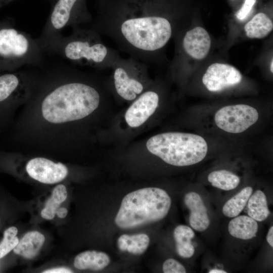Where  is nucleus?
Segmentation results:
<instances>
[{
  "label": "nucleus",
  "mask_w": 273,
  "mask_h": 273,
  "mask_svg": "<svg viewBox=\"0 0 273 273\" xmlns=\"http://www.w3.org/2000/svg\"><path fill=\"white\" fill-rule=\"evenodd\" d=\"M42 272L43 273H70L73 272V271L66 267H56V268H53L51 269H49L47 270H46Z\"/></svg>",
  "instance_id": "29"
},
{
  "label": "nucleus",
  "mask_w": 273,
  "mask_h": 273,
  "mask_svg": "<svg viewBox=\"0 0 273 273\" xmlns=\"http://www.w3.org/2000/svg\"><path fill=\"white\" fill-rule=\"evenodd\" d=\"M252 192L251 187L241 190L224 204L222 209L223 214L230 218L239 215L245 207Z\"/></svg>",
  "instance_id": "23"
},
{
  "label": "nucleus",
  "mask_w": 273,
  "mask_h": 273,
  "mask_svg": "<svg viewBox=\"0 0 273 273\" xmlns=\"http://www.w3.org/2000/svg\"><path fill=\"white\" fill-rule=\"evenodd\" d=\"M71 28L70 35H62L42 45L44 54L58 56L74 64L98 69L111 68L120 56L117 50L103 42L98 32L84 26Z\"/></svg>",
  "instance_id": "3"
},
{
  "label": "nucleus",
  "mask_w": 273,
  "mask_h": 273,
  "mask_svg": "<svg viewBox=\"0 0 273 273\" xmlns=\"http://www.w3.org/2000/svg\"><path fill=\"white\" fill-rule=\"evenodd\" d=\"M255 3L256 0H245L241 8L236 14L237 18L240 20L245 19Z\"/></svg>",
  "instance_id": "28"
},
{
  "label": "nucleus",
  "mask_w": 273,
  "mask_h": 273,
  "mask_svg": "<svg viewBox=\"0 0 273 273\" xmlns=\"http://www.w3.org/2000/svg\"><path fill=\"white\" fill-rule=\"evenodd\" d=\"M242 79V74L235 67L215 63L208 67L203 76L202 82L208 90L217 92L239 84Z\"/></svg>",
  "instance_id": "12"
},
{
  "label": "nucleus",
  "mask_w": 273,
  "mask_h": 273,
  "mask_svg": "<svg viewBox=\"0 0 273 273\" xmlns=\"http://www.w3.org/2000/svg\"><path fill=\"white\" fill-rule=\"evenodd\" d=\"M164 0H101L84 27L112 39L119 51L147 64L155 63L174 26Z\"/></svg>",
  "instance_id": "2"
},
{
  "label": "nucleus",
  "mask_w": 273,
  "mask_h": 273,
  "mask_svg": "<svg viewBox=\"0 0 273 273\" xmlns=\"http://www.w3.org/2000/svg\"><path fill=\"white\" fill-rule=\"evenodd\" d=\"M110 260L109 256L104 252L88 250L79 253L75 257L74 266L79 270L98 271L105 268Z\"/></svg>",
  "instance_id": "17"
},
{
  "label": "nucleus",
  "mask_w": 273,
  "mask_h": 273,
  "mask_svg": "<svg viewBox=\"0 0 273 273\" xmlns=\"http://www.w3.org/2000/svg\"><path fill=\"white\" fill-rule=\"evenodd\" d=\"M259 114L254 107L246 104L224 106L215 114L214 121L218 127L232 133L243 132L255 124Z\"/></svg>",
  "instance_id": "10"
},
{
  "label": "nucleus",
  "mask_w": 273,
  "mask_h": 273,
  "mask_svg": "<svg viewBox=\"0 0 273 273\" xmlns=\"http://www.w3.org/2000/svg\"><path fill=\"white\" fill-rule=\"evenodd\" d=\"M26 155L28 158L25 162L24 170L33 180L51 185L62 181L68 176L69 168L63 162L43 156Z\"/></svg>",
  "instance_id": "11"
},
{
  "label": "nucleus",
  "mask_w": 273,
  "mask_h": 273,
  "mask_svg": "<svg viewBox=\"0 0 273 273\" xmlns=\"http://www.w3.org/2000/svg\"><path fill=\"white\" fill-rule=\"evenodd\" d=\"M207 179L213 187L224 191L235 189L240 181L238 176L224 169L215 170L210 172L208 175Z\"/></svg>",
  "instance_id": "24"
},
{
  "label": "nucleus",
  "mask_w": 273,
  "mask_h": 273,
  "mask_svg": "<svg viewBox=\"0 0 273 273\" xmlns=\"http://www.w3.org/2000/svg\"><path fill=\"white\" fill-rule=\"evenodd\" d=\"M67 197L66 187L63 184L57 185L53 189L50 199L45 207L41 211V216L46 219H53L59 206L64 202Z\"/></svg>",
  "instance_id": "25"
},
{
  "label": "nucleus",
  "mask_w": 273,
  "mask_h": 273,
  "mask_svg": "<svg viewBox=\"0 0 273 273\" xmlns=\"http://www.w3.org/2000/svg\"><path fill=\"white\" fill-rule=\"evenodd\" d=\"M13 0H0V8L7 5ZM52 5L56 0H48Z\"/></svg>",
  "instance_id": "32"
},
{
  "label": "nucleus",
  "mask_w": 273,
  "mask_h": 273,
  "mask_svg": "<svg viewBox=\"0 0 273 273\" xmlns=\"http://www.w3.org/2000/svg\"><path fill=\"white\" fill-rule=\"evenodd\" d=\"M27 95L26 66L14 71H0V132L12 124Z\"/></svg>",
  "instance_id": "8"
},
{
  "label": "nucleus",
  "mask_w": 273,
  "mask_h": 273,
  "mask_svg": "<svg viewBox=\"0 0 273 273\" xmlns=\"http://www.w3.org/2000/svg\"><path fill=\"white\" fill-rule=\"evenodd\" d=\"M86 2L87 0H56L40 35L36 38L40 47L62 35V31L68 26H84L90 23L93 16Z\"/></svg>",
  "instance_id": "7"
},
{
  "label": "nucleus",
  "mask_w": 273,
  "mask_h": 273,
  "mask_svg": "<svg viewBox=\"0 0 273 273\" xmlns=\"http://www.w3.org/2000/svg\"><path fill=\"white\" fill-rule=\"evenodd\" d=\"M17 233L18 229L15 226L10 227L5 231L3 239L0 243V259L13 250L18 244Z\"/></svg>",
  "instance_id": "26"
},
{
  "label": "nucleus",
  "mask_w": 273,
  "mask_h": 273,
  "mask_svg": "<svg viewBox=\"0 0 273 273\" xmlns=\"http://www.w3.org/2000/svg\"><path fill=\"white\" fill-rule=\"evenodd\" d=\"M249 216L256 221H263L270 214L268 208L266 197L261 190H256L251 194L247 202Z\"/></svg>",
  "instance_id": "22"
},
{
  "label": "nucleus",
  "mask_w": 273,
  "mask_h": 273,
  "mask_svg": "<svg viewBox=\"0 0 273 273\" xmlns=\"http://www.w3.org/2000/svg\"><path fill=\"white\" fill-rule=\"evenodd\" d=\"M113 85L117 94L128 101L134 100L145 89L147 64L131 57L119 56L113 63Z\"/></svg>",
  "instance_id": "9"
},
{
  "label": "nucleus",
  "mask_w": 273,
  "mask_h": 273,
  "mask_svg": "<svg viewBox=\"0 0 273 273\" xmlns=\"http://www.w3.org/2000/svg\"><path fill=\"white\" fill-rule=\"evenodd\" d=\"M44 55L36 38L17 29L10 20H0V71L40 65Z\"/></svg>",
  "instance_id": "6"
},
{
  "label": "nucleus",
  "mask_w": 273,
  "mask_h": 273,
  "mask_svg": "<svg viewBox=\"0 0 273 273\" xmlns=\"http://www.w3.org/2000/svg\"><path fill=\"white\" fill-rule=\"evenodd\" d=\"M159 96L153 90L143 93L128 108L125 118L128 125L139 127L154 113L158 105Z\"/></svg>",
  "instance_id": "13"
},
{
  "label": "nucleus",
  "mask_w": 273,
  "mask_h": 273,
  "mask_svg": "<svg viewBox=\"0 0 273 273\" xmlns=\"http://www.w3.org/2000/svg\"><path fill=\"white\" fill-rule=\"evenodd\" d=\"M209 273H226V271L219 269H213L209 270Z\"/></svg>",
  "instance_id": "33"
},
{
  "label": "nucleus",
  "mask_w": 273,
  "mask_h": 273,
  "mask_svg": "<svg viewBox=\"0 0 273 273\" xmlns=\"http://www.w3.org/2000/svg\"><path fill=\"white\" fill-rule=\"evenodd\" d=\"M258 228V223L255 220L244 215L234 217L228 225V231L232 236L245 240L256 237Z\"/></svg>",
  "instance_id": "18"
},
{
  "label": "nucleus",
  "mask_w": 273,
  "mask_h": 273,
  "mask_svg": "<svg viewBox=\"0 0 273 273\" xmlns=\"http://www.w3.org/2000/svg\"><path fill=\"white\" fill-rule=\"evenodd\" d=\"M184 203L190 211L189 222L196 231L203 232L209 227L210 219L207 210L200 195L194 192L186 194Z\"/></svg>",
  "instance_id": "15"
},
{
  "label": "nucleus",
  "mask_w": 273,
  "mask_h": 273,
  "mask_svg": "<svg viewBox=\"0 0 273 273\" xmlns=\"http://www.w3.org/2000/svg\"><path fill=\"white\" fill-rule=\"evenodd\" d=\"M45 241L44 235L38 231L27 233L14 248V252L27 259L35 258Z\"/></svg>",
  "instance_id": "16"
},
{
  "label": "nucleus",
  "mask_w": 273,
  "mask_h": 273,
  "mask_svg": "<svg viewBox=\"0 0 273 273\" xmlns=\"http://www.w3.org/2000/svg\"><path fill=\"white\" fill-rule=\"evenodd\" d=\"M149 242V237L145 234L134 235L123 234L118 239L117 246L122 251H127L134 255H141L145 252Z\"/></svg>",
  "instance_id": "20"
},
{
  "label": "nucleus",
  "mask_w": 273,
  "mask_h": 273,
  "mask_svg": "<svg viewBox=\"0 0 273 273\" xmlns=\"http://www.w3.org/2000/svg\"><path fill=\"white\" fill-rule=\"evenodd\" d=\"M266 240L269 245L273 247V226H271L268 230L266 236Z\"/></svg>",
  "instance_id": "31"
},
{
  "label": "nucleus",
  "mask_w": 273,
  "mask_h": 273,
  "mask_svg": "<svg viewBox=\"0 0 273 273\" xmlns=\"http://www.w3.org/2000/svg\"><path fill=\"white\" fill-rule=\"evenodd\" d=\"M162 269L164 273L186 272L185 267L180 262L172 258H169L164 261Z\"/></svg>",
  "instance_id": "27"
},
{
  "label": "nucleus",
  "mask_w": 273,
  "mask_h": 273,
  "mask_svg": "<svg viewBox=\"0 0 273 273\" xmlns=\"http://www.w3.org/2000/svg\"><path fill=\"white\" fill-rule=\"evenodd\" d=\"M270 69L271 73L273 72V60H271V62L270 63Z\"/></svg>",
  "instance_id": "34"
},
{
  "label": "nucleus",
  "mask_w": 273,
  "mask_h": 273,
  "mask_svg": "<svg viewBox=\"0 0 273 273\" xmlns=\"http://www.w3.org/2000/svg\"><path fill=\"white\" fill-rule=\"evenodd\" d=\"M67 213L68 210L65 207H61L58 209L56 212L57 215L60 218H63L65 217Z\"/></svg>",
  "instance_id": "30"
},
{
  "label": "nucleus",
  "mask_w": 273,
  "mask_h": 273,
  "mask_svg": "<svg viewBox=\"0 0 273 273\" xmlns=\"http://www.w3.org/2000/svg\"><path fill=\"white\" fill-rule=\"evenodd\" d=\"M195 233L189 226L185 225L177 226L173 232L176 250L178 255L184 258H191L195 253V247L191 240Z\"/></svg>",
  "instance_id": "19"
},
{
  "label": "nucleus",
  "mask_w": 273,
  "mask_h": 273,
  "mask_svg": "<svg viewBox=\"0 0 273 273\" xmlns=\"http://www.w3.org/2000/svg\"><path fill=\"white\" fill-rule=\"evenodd\" d=\"M211 42L210 35L206 30L197 26L186 33L181 41V47L188 55L200 60L208 55Z\"/></svg>",
  "instance_id": "14"
},
{
  "label": "nucleus",
  "mask_w": 273,
  "mask_h": 273,
  "mask_svg": "<svg viewBox=\"0 0 273 273\" xmlns=\"http://www.w3.org/2000/svg\"><path fill=\"white\" fill-rule=\"evenodd\" d=\"M146 147L152 154L176 166L198 163L205 158L208 151L207 144L202 136L179 132L155 135L148 140Z\"/></svg>",
  "instance_id": "5"
},
{
  "label": "nucleus",
  "mask_w": 273,
  "mask_h": 273,
  "mask_svg": "<svg viewBox=\"0 0 273 273\" xmlns=\"http://www.w3.org/2000/svg\"><path fill=\"white\" fill-rule=\"evenodd\" d=\"M28 95L8 130L10 151L50 158L76 150L77 127L99 107L102 92L92 75L65 63L26 66Z\"/></svg>",
  "instance_id": "1"
},
{
  "label": "nucleus",
  "mask_w": 273,
  "mask_h": 273,
  "mask_svg": "<svg viewBox=\"0 0 273 273\" xmlns=\"http://www.w3.org/2000/svg\"><path fill=\"white\" fill-rule=\"evenodd\" d=\"M273 29V23L264 13H259L246 24L244 30L250 38H262L266 37Z\"/></svg>",
  "instance_id": "21"
},
{
  "label": "nucleus",
  "mask_w": 273,
  "mask_h": 273,
  "mask_svg": "<svg viewBox=\"0 0 273 273\" xmlns=\"http://www.w3.org/2000/svg\"><path fill=\"white\" fill-rule=\"evenodd\" d=\"M100 1H101V0H98V2Z\"/></svg>",
  "instance_id": "35"
},
{
  "label": "nucleus",
  "mask_w": 273,
  "mask_h": 273,
  "mask_svg": "<svg viewBox=\"0 0 273 273\" xmlns=\"http://www.w3.org/2000/svg\"><path fill=\"white\" fill-rule=\"evenodd\" d=\"M171 204L170 196L162 189L150 187L133 191L123 198L115 223L128 229L159 221L166 216Z\"/></svg>",
  "instance_id": "4"
}]
</instances>
